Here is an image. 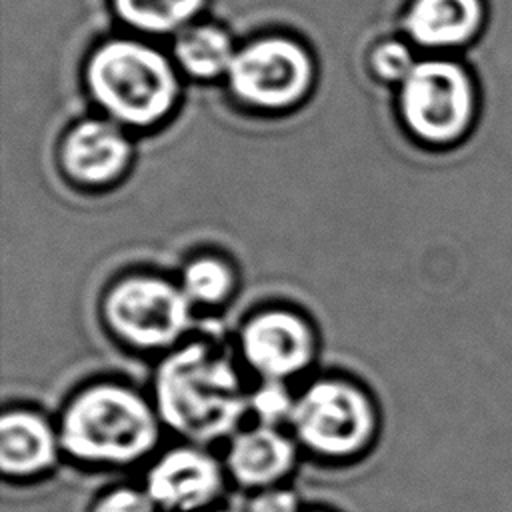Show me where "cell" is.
Instances as JSON below:
<instances>
[{
	"instance_id": "cell-13",
	"label": "cell",
	"mask_w": 512,
	"mask_h": 512,
	"mask_svg": "<svg viewBox=\"0 0 512 512\" xmlns=\"http://www.w3.org/2000/svg\"><path fill=\"white\" fill-rule=\"evenodd\" d=\"M484 24V0H412L404 14L406 34L426 50H462Z\"/></svg>"
},
{
	"instance_id": "cell-1",
	"label": "cell",
	"mask_w": 512,
	"mask_h": 512,
	"mask_svg": "<svg viewBox=\"0 0 512 512\" xmlns=\"http://www.w3.org/2000/svg\"><path fill=\"white\" fill-rule=\"evenodd\" d=\"M152 402L162 424L186 442L228 440L248 416V392L228 354L202 340L164 352L154 370Z\"/></svg>"
},
{
	"instance_id": "cell-6",
	"label": "cell",
	"mask_w": 512,
	"mask_h": 512,
	"mask_svg": "<svg viewBox=\"0 0 512 512\" xmlns=\"http://www.w3.org/2000/svg\"><path fill=\"white\" fill-rule=\"evenodd\" d=\"M192 302L178 282L158 274H126L114 280L100 302L110 334L136 350H172L192 326Z\"/></svg>"
},
{
	"instance_id": "cell-12",
	"label": "cell",
	"mask_w": 512,
	"mask_h": 512,
	"mask_svg": "<svg viewBox=\"0 0 512 512\" xmlns=\"http://www.w3.org/2000/svg\"><path fill=\"white\" fill-rule=\"evenodd\" d=\"M58 424L18 406L0 418V466L4 476L30 478L48 472L62 456Z\"/></svg>"
},
{
	"instance_id": "cell-2",
	"label": "cell",
	"mask_w": 512,
	"mask_h": 512,
	"mask_svg": "<svg viewBox=\"0 0 512 512\" xmlns=\"http://www.w3.org/2000/svg\"><path fill=\"white\" fill-rule=\"evenodd\" d=\"M162 420L150 398L122 382L80 388L58 418L62 452L94 466H130L160 442Z\"/></svg>"
},
{
	"instance_id": "cell-8",
	"label": "cell",
	"mask_w": 512,
	"mask_h": 512,
	"mask_svg": "<svg viewBox=\"0 0 512 512\" xmlns=\"http://www.w3.org/2000/svg\"><path fill=\"white\" fill-rule=\"evenodd\" d=\"M238 350L260 380L288 382L312 366L318 338L298 310L274 306L246 318L240 326Z\"/></svg>"
},
{
	"instance_id": "cell-14",
	"label": "cell",
	"mask_w": 512,
	"mask_h": 512,
	"mask_svg": "<svg viewBox=\"0 0 512 512\" xmlns=\"http://www.w3.org/2000/svg\"><path fill=\"white\" fill-rule=\"evenodd\" d=\"M236 56L232 38L218 26L198 24L182 30L174 42V58L180 68L196 78L226 74Z\"/></svg>"
},
{
	"instance_id": "cell-16",
	"label": "cell",
	"mask_w": 512,
	"mask_h": 512,
	"mask_svg": "<svg viewBox=\"0 0 512 512\" xmlns=\"http://www.w3.org/2000/svg\"><path fill=\"white\" fill-rule=\"evenodd\" d=\"M118 16L136 30L166 34L186 26L206 0H112Z\"/></svg>"
},
{
	"instance_id": "cell-3",
	"label": "cell",
	"mask_w": 512,
	"mask_h": 512,
	"mask_svg": "<svg viewBox=\"0 0 512 512\" xmlns=\"http://www.w3.org/2000/svg\"><path fill=\"white\" fill-rule=\"evenodd\" d=\"M92 100L122 128H152L178 102L180 84L170 60L156 48L130 38L102 42L86 62Z\"/></svg>"
},
{
	"instance_id": "cell-15",
	"label": "cell",
	"mask_w": 512,
	"mask_h": 512,
	"mask_svg": "<svg viewBox=\"0 0 512 512\" xmlns=\"http://www.w3.org/2000/svg\"><path fill=\"white\" fill-rule=\"evenodd\" d=\"M178 284L194 308H216L232 298L238 278L228 260L202 254L184 264Z\"/></svg>"
},
{
	"instance_id": "cell-7",
	"label": "cell",
	"mask_w": 512,
	"mask_h": 512,
	"mask_svg": "<svg viewBox=\"0 0 512 512\" xmlns=\"http://www.w3.org/2000/svg\"><path fill=\"white\" fill-rule=\"evenodd\" d=\"M230 92L246 106L286 110L312 88L314 64L308 50L286 36H264L236 50L226 72Z\"/></svg>"
},
{
	"instance_id": "cell-20",
	"label": "cell",
	"mask_w": 512,
	"mask_h": 512,
	"mask_svg": "<svg viewBox=\"0 0 512 512\" xmlns=\"http://www.w3.org/2000/svg\"><path fill=\"white\" fill-rule=\"evenodd\" d=\"M298 506V496L278 484L258 490L248 504V512H298Z\"/></svg>"
},
{
	"instance_id": "cell-4",
	"label": "cell",
	"mask_w": 512,
	"mask_h": 512,
	"mask_svg": "<svg viewBox=\"0 0 512 512\" xmlns=\"http://www.w3.org/2000/svg\"><path fill=\"white\" fill-rule=\"evenodd\" d=\"M398 112L404 128L424 146L462 144L480 112L476 78L456 56L418 60L400 84Z\"/></svg>"
},
{
	"instance_id": "cell-5",
	"label": "cell",
	"mask_w": 512,
	"mask_h": 512,
	"mask_svg": "<svg viewBox=\"0 0 512 512\" xmlns=\"http://www.w3.org/2000/svg\"><path fill=\"white\" fill-rule=\"evenodd\" d=\"M288 426L306 452L328 460H348L364 454L374 442L378 410L362 386L346 378L324 376L296 394Z\"/></svg>"
},
{
	"instance_id": "cell-11",
	"label": "cell",
	"mask_w": 512,
	"mask_h": 512,
	"mask_svg": "<svg viewBox=\"0 0 512 512\" xmlns=\"http://www.w3.org/2000/svg\"><path fill=\"white\" fill-rule=\"evenodd\" d=\"M224 468L244 488L278 486L294 468L298 442L280 426L254 424L226 440Z\"/></svg>"
},
{
	"instance_id": "cell-17",
	"label": "cell",
	"mask_w": 512,
	"mask_h": 512,
	"mask_svg": "<svg viewBox=\"0 0 512 512\" xmlns=\"http://www.w3.org/2000/svg\"><path fill=\"white\" fill-rule=\"evenodd\" d=\"M294 402L296 394L290 392L286 382L260 380V384L248 392V414H252L258 424L282 426L288 424Z\"/></svg>"
},
{
	"instance_id": "cell-19",
	"label": "cell",
	"mask_w": 512,
	"mask_h": 512,
	"mask_svg": "<svg viewBox=\"0 0 512 512\" xmlns=\"http://www.w3.org/2000/svg\"><path fill=\"white\" fill-rule=\"evenodd\" d=\"M158 506L146 490L120 486L106 492L92 508V512H154Z\"/></svg>"
},
{
	"instance_id": "cell-10",
	"label": "cell",
	"mask_w": 512,
	"mask_h": 512,
	"mask_svg": "<svg viewBox=\"0 0 512 512\" xmlns=\"http://www.w3.org/2000/svg\"><path fill=\"white\" fill-rule=\"evenodd\" d=\"M132 158V140L110 118H84L70 126L58 144L62 174L82 188L116 184L128 172Z\"/></svg>"
},
{
	"instance_id": "cell-9",
	"label": "cell",
	"mask_w": 512,
	"mask_h": 512,
	"mask_svg": "<svg viewBox=\"0 0 512 512\" xmlns=\"http://www.w3.org/2000/svg\"><path fill=\"white\" fill-rule=\"evenodd\" d=\"M224 464L206 446L184 442L156 456L144 490L158 508L194 512L212 504L224 490Z\"/></svg>"
},
{
	"instance_id": "cell-18",
	"label": "cell",
	"mask_w": 512,
	"mask_h": 512,
	"mask_svg": "<svg viewBox=\"0 0 512 512\" xmlns=\"http://www.w3.org/2000/svg\"><path fill=\"white\" fill-rule=\"evenodd\" d=\"M416 62L418 60L414 58L412 50L398 40L380 42L370 54L372 72L380 80L392 82V84H402Z\"/></svg>"
}]
</instances>
